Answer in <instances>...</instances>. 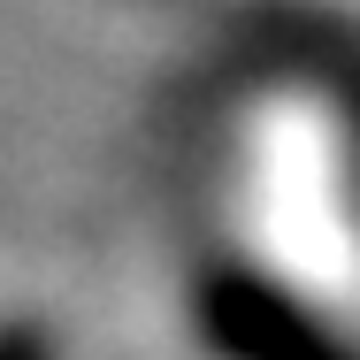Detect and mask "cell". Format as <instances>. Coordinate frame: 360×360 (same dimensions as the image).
Wrapping results in <instances>:
<instances>
[{"mask_svg": "<svg viewBox=\"0 0 360 360\" xmlns=\"http://www.w3.org/2000/svg\"><path fill=\"white\" fill-rule=\"evenodd\" d=\"M192 338L215 360H360L330 314H314L284 276L253 261H215L192 284Z\"/></svg>", "mask_w": 360, "mask_h": 360, "instance_id": "cell-1", "label": "cell"}, {"mask_svg": "<svg viewBox=\"0 0 360 360\" xmlns=\"http://www.w3.org/2000/svg\"><path fill=\"white\" fill-rule=\"evenodd\" d=\"M0 360H62V330L46 314H0Z\"/></svg>", "mask_w": 360, "mask_h": 360, "instance_id": "cell-2", "label": "cell"}, {"mask_svg": "<svg viewBox=\"0 0 360 360\" xmlns=\"http://www.w3.org/2000/svg\"><path fill=\"white\" fill-rule=\"evenodd\" d=\"M338 100H345V108H353V115H360V54H353V62H345V70H338Z\"/></svg>", "mask_w": 360, "mask_h": 360, "instance_id": "cell-3", "label": "cell"}]
</instances>
